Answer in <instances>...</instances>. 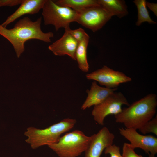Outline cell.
<instances>
[{"label":"cell","mask_w":157,"mask_h":157,"mask_svg":"<svg viewBox=\"0 0 157 157\" xmlns=\"http://www.w3.org/2000/svg\"><path fill=\"white\" fill-rule=\"evenodd\" d=\"M91 139L76 130L61 136L56 143L49 146L59 157H78L85 152Z\"/></svg>","instance_id":"4"},{"label":"cell","mask_w":157,"mask_h":157,"mask_svg":"<svg viewBox=\"0 0 157 157\" xmlns=\"http://www.w3.org/2000/svg\"><path fill=\"white\" fill-rule=\"evenodd\" d=\"M42 15L45 25H53L56 31L61 28L69 27L76 22L77 12L68 7L59 6L54 0H46L42 8Z\"/></svg>","instance_id":"5"},{"label":"cell","mask_w":157,"mask_h":157,"mask_svg":"<svg viewBox=\"0 0 157 157\" xmlns=\"http://www.w3.org/2000/svg\"><path fill=\"white\" fill-rule=\"evenodd\" d=\"M157 106L156 95L148 94L122 109L114 115L115 122L123 124L126 128L137 130L154 117Z\"/></svg>","instance_id":"2"},{"label":"cell","mask_w":157,"mask_h":157,"mask_svg":"<svg viewBox=\"0 0 157 157\" xmlns=\"http://www.w3.org/2000/svg\"><path fill=\"white\" fill-rule=\"evenodd\" d=\"M23 1V0H0V7L15 6L20 4Z\"/></svg>","instance_id":"22"},{"label":"cell","mask_w":157,"mask_h":157,"mask_svg":"<svg viewBox=\"0 0 157 157\" xmlns=\"http://www.w3.org/2000/svg\"><path fill=\"white\" fill-rule=\"evenodd\" d=\"M87 78L97 81L101 85L110 88H117L122 83L131 81V78L124 73L106 65L86 75Z\"/></svg>","instance_id":"8"},{"label":"cell","mask_w":157,"mask_h":157,"mask_svg":"<svg viewBox=\"0 0 157 157\" xmlns=\"http://www.w3.org/2000/svg\"><path fill=\"white\" fill-rule=\"evenodd\" d=\"M46 0H23L19 7L1 25L6 27L22 16L26 14H33L42 9Z\"/></svg>","instance_id":"13"},{"label":"cell","mask_w":157,"mask_h":157,"mask_svg":"<svg viewBox=\"0 0 157 157\" xmlns=\"http://www.w3.org/2000/svg\"><path fill=\"white\" fill-rule=\"evenodd\" d=\"M119 131L134 149L139 148L148 154L154 155L157 153V138L155 136L140 134L133 128H119Z\"/></svg>","instance_id":"9"},{"label":"cell","mask_w":157,"mask_h":157,"mask_svg":"<svg viewBox=\"0 0 157 157\" xmlns=\"http://www.w3.org/2000/svg\"><path fill=\"white\" fill-rule=\"evenodd\" d=\"M78 42L81 41L87 34L84 30L81 28L72 30L69 27L65 29Z\"/></svg>","instance_id":"19"},{"label":"cell","mask_w":157,"mask_h":157,"mask_svg":"<svg viewBox=\"0 0 157 157\" xmlns=\"http://www.w3.org/2000/svg\"><path fill=\"white\" fill-rule=\"evenodd\" d=\"M138 10V18L136 23L137 26H140L142 23L147 22L150 24H155L156 22L151 18L147 8L145 0H135L133 1Z\"/></svg>","instance_id":"17"},{"label":"cell","mask_w":157,"mask_h":157,"mask_svg":"<svg viewBox=\"0 0 157 157\" xmlns=\"http://www.w3.org/2000/svg\"><path fill=\"white\" fill-rule=\"evenodd\" d=\"M104 151L105 154H109L110 157H123L120 152V147L115 144L108 146Z\"/></svg>","instance_id":"21"},{"label":"cell","mask_w":157,"mask_h":157,"mask_svg":"<svg viewBox=\"0 0 157 157\" xmlns=\"http://www.w3.org/2000/svg\"><path fill=\"white\" fill-rule=\"evenodd\" d=\"M78 42L65 30L63 36L48 47L55 55H68L75 60V53Z\"/></svg>","instance_id":"11"},{"label":"cell","mask_w":157,"mask_h":157,"mask_svg":"<svg viewBox=\"0 0 157 157\" xmlns=\"http://www.w3.org/2000/svg\"><path fill=\"white\" fill-rule=\"evenodd\" d=\"M42 17L33 22L28 17H25L18 21L13 28L9 29L0 24V35L11 43L17 57L19 58L24 51L25 43L29 40L37 39L47 43L51 42L53 34L51 32L45 33L42 31Z\"/></svg>","instance_id":"1"},{"label":"cell","mask_w":157,"mask_h":157,"mask_svg":"<svg viewBox=\"0 0 157 157\" xmlns=\"http://www.w3.org/2000/svg\"><path fill=\"white\" fill-rule=\"evenodd\" d=\"M117 89V88H110L100 86L98 85L96 81H93L90 90H87L88 95L81 106V109L85 110L100 103Z\"/></svg>","instance_id":"12"},{"label":"cell","mask_w":157,"mask_h":157,"mask_svg":"<svg viewBox=\"0 0 157 157\" xmlns=\"http://www.w3.org/2000/svg\"><path fill=\"white\" fill-rule=\"evenodd\" d=\"M89 36L87 33L83 39L78 42L75 53L76 60L79 69L82 71L87 72L89 67L87 58V48Z\"/></svg>","instance_id":"15"},{"label":"cell","mask_w":157,"mask_h":157,"mask_svg":"<svg viewBox=\"0 0 157 157\" xmlns=\"http://www.w3.org/2000/svg\"><path fill=\"white\" fill-rule=\"evenodd\" d=\"M76 12V22L93 32L101 29L112 17L100 5L88 7Z\"/></svg>","instance_id":"7"},{"label":"cell","mask_w":157,"mask_h":157,"mask_svg":"<svg viewBox=\"0 0 157 157\" xmlns=\"http://www.w3.org/2000/svg\"><path fill=\"white\" fill-rule=\"evenodd\" d=\"M123 157H143L142 156L138 155L134 151L129 143H124L122 147V153Z\"/></svg>","instance_id":"20"},{"label":"cell","mask_w":157,"mask_h":157,"mask_svg":"<svg viewBox=\"0 0 157 157\" xmlns=\"http://www.w3.org/2000/svg\"><path fill=\"white\" fill-rule=\"evenodd\" d=\"M146 6L157 16V4L146 2Z\"/></svg>","instance_id":"23"},{"label":"cell","mask_w":157,"mask_h":157,"mask_svg":"<svg viewBox=\"0 0 157 157\" xmlns=\"http://www.w3.org/2000/svg\"><path fill=\"white\" fill-rule=\"evenodd\" d=\"M148 157H155V155L148 154Z\"/></svg>","instance_id":"24"},{"label":"cell","mask_w":157,"mask_h":157,"mask_svg":"<svg viewBox=\"0 0 157 157\" xmlns=\"http://www.w3.org/2000/svg\"><path fill=\"white\" fill-rule=\"evenodd\" d=\"M91 136L88 146L84 152V157H100L105 149L113 144L115 138L114 135L105 126Z\"/></svg>","instance_id":"10"},{"label":"cell","mask_w":157,"mask_h":157,"mask_svg":"<svg viewBox=\"0 0 157 157\" xmlns=\"http://www.w3.org/2000/svg\"><path fill=\"white\" fill-rule=\"evenodd\" d=\"M130 105L121 92H115L100 103L94 106L92 114L98 124L103 126L105 117L110 115H117L122 110L123 105Z\"/></svg>","instance_id":"6"},{"label":"cell","mask_w":157,"mask_h":157,"mask_svg":"<svg viewBox=\"0 0 157 157\" xmlns=\"http://www.w3.org/2000/svg\"><path fill=\"white\" fill-rule=\"evenodd\" d=\"M54 1L59 6L69 7L76 11L88 7L100 5L98 0H58Z\"/></svg>","instance_id":"16"},{"label":"cell","mask_w":157,"mask_h":157,"mask_svg":"<svg viewBox=\"0 0 157 157\" xmlns=\"http://www.w3.org/2000/svg\"><path fill=\"white\" fill-rule=\"evenodd\" d=\"M99 5L112 16L122 18L128 13L127 6L124 0H98Z\"/></svg>","instance_id":"14"},{"label":"cell","mask_w":157,"mask_h":157,"mask_svg":"<svg viewBox=\"0 0 157 157\" xmlns=\"http://www.w3.org/2000/svg\"><path fill=\"white\" fill-rule=\"evenodd\" d=\"M76 122L75 119L66 118L44 129L28 127L24 133L27 137L25 141L33 149L44 145L48 146L57 143L61 135L73 128Z\"/></svg>","instance_id":"3"},{"label":"cell","mask_w":157,"mask_h":157,"mask_svg":"<svg viewBox=\"0 0 157 157\" xmlns=\"http://www.w3.org/2000/svg\"><path fill=\"white\" fill-rule=\"evenodd\" d=\"M143 135L151 133L157 135V116L148 121L138 129Z\"/></svg>","instance_id":"18"}]
</instances>
